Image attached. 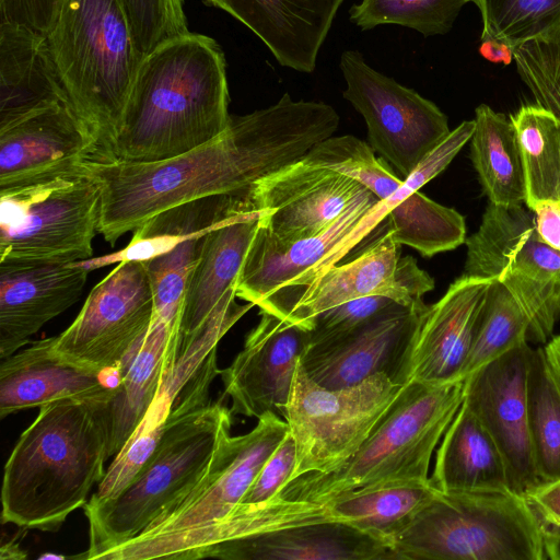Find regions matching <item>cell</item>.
Returning a JSON list of instances; mask_svg holds the SVG:
<instances>
[{"mask_svg": "<svg viewBox=\"0 0 560 560\" xmlns=\"http://www.w3.org/2000/svg\"><path fill=\"white\" fill-rule=\"evenodd\" d=\"M243 195L245 194L213 195L165 209L138 226L125 248L75 262L90 272L120 261L152 259L168 252L191 232L218 222Z\"/></svg>", "mask_w": 560, "mask_h": 560, "instance_id": "cell-33", "label": "cell"}, {"mask_svg": "<svg viewBox=\"0 0 560 560\" xmlns=\"http://www.w3.org/2000/svg\"><path fill=\"white\" fill-rule=\"evenodd\" d=\"M474 120L470 158L489 202L525 203L524 167L511 118L481 104L475 109Z\"/></svg>", "mask_w": 560, "mask_h": 560, "instance_id": "cell-32", "label": "cell"}, {"mask_svg": "<svg viewBox=\"0 0 560 560\" xmlns=\"http://www.w3.org/2000/svg\"><path fill=\"white\" fill-rule=\"evenodd\" d=\"M400 244L386 215L350 258L326 270L305 292L289 322L308 331L319 313L359 298L389 296L402 305L423 302L434 280L411 256H400Z\"/></svg>", "mask_w": 560, "mask_h": 560, "instance_id": "cell-15", "label": "cell"}, {"mask_svg": "<svg viewBox=\"0 0 560 560\" xmlns=\"http://www.w3.org/2000/svg\"><path fill=\"white\" fill-rule=\"evenodd\" d=\"M96 153L71 106H49L0 129V191L72 172Z\"/></svg>", "mask_w": 560, "mask_h": 560, "instance_id": "cell-20", "label": "cell"}, {"mask_svg": "<svg viewBox=\"0 0 560 560\" xmlns=\"http://www.w3.org/2000/svg\"><path fill=\"white\" fill-rule=\"evenodd\" d=\"M544 549L546 559L560 560V529L545 526Z\"/></svg>", "mask_w": 560, "mask_h": 560, "instance_id": "cell-48", "label": "cell"}, {"mask_svg": "<svg viewBox=\"0 0 560 560\" xmlns=\"http://www.w3.org/2000/svg\"><path fill=\"white\" fill-rule=\"evenodd\" d=\"M402 306L406 305L389 296L371 295L328 308L312 319L308 328V345L339 338Z\"/></svg>", "mask_w": 560, "mask_h": 560, "instance_id": "cell-40", "label": "cell"}, {"mask_svg": "<svg viewBox=\"0 0 560 560\" xmlns=\"http://www.w3.org/2000/svg\"><path fill=\"white\" fill-rule=\"evenodd\" d=\"M474 129L475 120L472 119L465 120L451 130L448 136L427 155L412 174L404 180L402 186L387 200L396 206L438 176L471 139Z\"/></svg>", "mask_w": 560, "mask_h": 560, "instance_id": "cell-41", "label": "cell"}, {"mask_svg": "<svg viewBox=\"0 0 560 560\" xmlns=\"http://www.w3.org/2000/svg\"><path fill=\"white\" fill-rule=\"evenodd\" d=\"M464 400V381L409 382L360 448L339 467L288 481L272 498L325 502L376 488L429 481L434 448Z\"/></svg>", "mask_w": 560, "mask_h": 560, "instance_id": "cell-6", "label": "cell"}, {"mask_svg": "<svg viewBox=\"0 0 560 560\" xmlns=\"http://www.w3.org/2000/svg\"><path fill=\"white\" fill-rule=\"evenodd\" d=\"M492 281L493 278L462 275L429 306L410 351L405 385L462 381L478 316Z\"/></svg>", "mask_w": 560, "mask_h": 560, "instance_id": "cell-21", "label": "cell"}, {"mask_svg": "<svg viewBox=\"0 0 560 560\" xmlns=\"http://www.w3.org/2000/svg\"><path fill=\"white\" fill-rule=\"evenodd\" d=\"M402 387L386 374H376L350 387L329 389L311 380L299 362L285 413L296 450L290 480L330 471L348 460Z\"/></svg>", "mask_w": 560, "mask_h": 560, "instance_id": "cell-12", "label": "cell"}, {"mask_svg": "<svg viewBox=\"0 0 560 560\" xmlns=\"http://www.w3.org/2000/svg\"><path fill=\"white\" fill-rule=\"evenodd\" d=\"M513 58L536 103L560 121V30L517 46Z\"/></svg>", "mask_w": 560, "mask_h": 560, "instance_id": "cell-39", "label": "cell"}, {"mask_svg": "<svg viewBox=\"0 0 560 560\" xmlns=\"http://www.w3.org/2000/svg\"><path fill=\"white\" fill-rule=\"evenodd\" d=\"M523 497L545 526L560 529V477L540 481Z\"/></svg>", "mask_w": 560, "mask_h": 560, "instance_id": "cell-44", "label": "cell"}, {"mask_svg": "<svg viewBox=\"0 0 560 560\" xmlns=\"http://www.w3.org/2000/svg\"><path fill=\"white\" fill-rule=\"evenodd\" d=\"M528 209L534 214L538 235L550 246L560 249V200H539Z\"/></svg>", "mask_w": 560, "mask_h": 560, "instance_id": "cell-45", "label": "cell"}, {"mask_svg": "<svg viewBox=\"0 0 560 560\" xmlns=\"http://www.w3.org/2000/svg\"><path fill=\"white\" fill-rule=\"evenodd\" d=\"M479 51L483 58L494 63L509 65L514 59L513 49L509 45L492 38L481 40Z\"/></svg>", "mask_w": 560, "mask_h": 560, "instance_id": "cell-46", "label": "cell"}, {"mask_svg": "<svg viewBox=\"0 0 560 560\" xmlns=\"http://www.w3.org/2000/svg\"><path fill=\"white\" fill-rule=\"evenodd\" d=\"M478 7L480 40L495 39L512 49L560 30V0H472Z\"/></svg>", "mask_w": 560, "mask_h": 560, "instance_id": "cell-37", "label": "cell"}, {"mask_svg": "<svg viewBox=\"0 0 560 560\" xmlns=\"http://www.w3.org/2000/svg\"><path fill=\"white\" fill-rule=\"evenodd\" d=\"M533 350L524 341L464 380V402L497 444L511 490L521 495L540 482L527 413V372Z\"/></svg>", "mask_w": 560, "mask_h": 560, "instance_id": "cell-16", "label": "cell"}, {"mask_svg": "<svg viewBox=\"0 0 560 560\" xmlns=\"http://www.w3.org/2000/svg\"><path fill=\"white\" fill-rule=\"evenodd\" d=\"M154 314L142 261H120L88 295L70 326L54 336L56 351L77 364L117 371L147 332Z\"/></svg>", "mask_w": 560, "mask_h": 560, "instance_id": "cell-14", "label": "cell"}, {"mask_svg": "<svg viewBox=\"0 0 560 560\" xmlns=\"http://www.w3.org/2000/svg\"><path fill=\"white\" fill-rule=\"evenodd\" d=\"M247 26L282 66L311 73L343 0H202Z\"/></svg>", "mask_w": 560, "mask_h": 560, "instance_id": "cell-25", "label": "cell"}, {"mask_svg": "<svg viewBox=\"0 0 560 560\" xmlns=\"http://www.w3.org/2000/svg\"><path fill=\"white\" fill-rule=\"evenodd\" d=\"M245 338L242 351L219 370L231 412L259 418L272 412L285 419L296 366L308 345V331L271 313Z\"/></svg>", "mask_w": 560, "mask_h": 560, "instance_id": "cell-19", "label": "cell"}, {"mask_svg": "<svg viewBox=\"0 0 560 560\" xmlns=\"http://www.w3.org/2000/svg\"><path fill=\"white\" fill-rule=\"evenodd\" d=\"M69 100L46 36L0 23V129Z\"/></svg>", "mask_w": 560, "mask_h": 560, "instance_id": "cell-28", "label": "cell"}, {"mask_svg": "<svg viewBox=\"0 0 560 560\" xmlns=\"http://www.w3.org/2000/svg\"><path fill=\"white\" fill-rule=\"evenodd\" d=\"M65 0H0V23H12L47 36Z\"/></svg>", "mask_w": 560, "mask_h": 560, "instance_id": "cell-43", "label": "cell"}, {"mask_svg": "<svg viewBox=\"0 0 560 560\" xmlns=\"http://www.w3.org/2000/svg\"><path fill=\"white\" fill-rule=\"evenodd\" d=\"M546 362L560 386V335L549 338L542 347Z\"/></svg>", "mask_w": 560, "mask_h": 560, "instance_id": "cell-47", "label": "cell"}, {"mask_svg": "<svg viewBox=\"0 0 560 560\" xmlns=\"http://www.w3.org/2000/svg\"><path fill=\"white\" fill-rule=\"evenodd\" d=\"M119 378L117 371L69 361L54 337L45 338L1 360L0 418L62 399H107Z\"/></svg>", "mask_w": 560, "mask_h": 560, "instance_id": "cell-22", "label": "cell"}, {"mask_svg": "<svg viewBox=\"0 0 560 560\" xmlns=\"http://www.w3.org/2000/svg\"><path fill=\"white\" fill-rule=\"evenodd\" d=\"M431 485L441 492H513L497 444L464 402L436 451Z\"/></svg>", "mask_w": 560, "mask_h": 560, "instance_id": "cell-29", "label": "cell"}, {"mask_svg": "<svg viewBox=\"0 0 560 560\" xmlns=\"http://www.w3.org/2000/svg\"><path fill=\"white\" fill-rule=\"evenodd\" d=\"M108 399H62L39 407L4 466L2 523L57 532L85 505L109 458Z\"/></svg>", "mask_w": 560, "mask_h": 560, "instance_id": "cell-3", "label": "cell"}, {"mask_svg": "<svg viewBox=\"0 0 560 560\" xmlns=\"http://www.w3.org/2000/svg\"><path fill=\"white\" fill-rule=\"evenodd\" d=\"M211 353L202 341L182 348L166 368L160 389L143 419L106 469L89 502H103L119 494L135 478L154 451L178 393Z\"/></svg>", "mask_w": 560, "mask_h": 560, "instance_id": "cell-30", "label": "cell"}, {"mask_svg": "<svg viewBox=\"0 0 560 560\" xmlns=\"http://www.w3.org/2000/svg\"><path fill=\"white\" fill-rule=\"evenodd\" d=\"M180 322L153 314L150 327L119 366V382L107 400L109 457L132 435L154 400L168 362L178 355Z\"/></svg>", "mask_w": 560, "mask_h": 560, "instance_id": "cell-27", "label": "cell"}, {"mask_svg": "<svg viewBox=\"0 0 560 560\" xmlns=\"http://www.w3.org/2000/svg\"><path fill=\"white\" fill-rule=\"evenodd\" d=\"M468 2L472 0H362L350 7L349 19L363 31L397 24L425 37L444 35Z\"/></svg>", "mask_w": 560, "mask_h": 560, "instance_id": "cell-38", "label": "cell"}, {"mask_svg": "<svg viewBox=\"0 0 560 560\" xmlns=\"http://www.w3.org/2000/svg\"><path fill=\"white\" fill-rule=\"evenodd\" d=\"M338 125L330 105L293 101L285 93L267 108L231 116L221 135L182 155L153 163L88 161L85 167L102 189L98 233L114 246L171 207L249 192L255 183L334 136Z\"/></svg>", "mask_w": 560, "mask_h": 560, "instance_id": "cell-1", "label": "cell"}, {"mask_svg": "<svg viewBox=\"0 0 560 560\" xmlns=\"http://www.w3.org/2000/svg\"><path fill=\"white\" fill-rule=\"evenodd\" d=\"M262 213L247 192L208 233L187 282L179 326L182 341L192 337L224 294L234 289Z\"/></svg>", "mask_w": 560, "mask_h": 560, "instance_id": "cell-26", "label": "cell"}, {"mask_svg": "<svg viewBox=\"0 0 560 560\" xmlns=\"http://www.w3.org/2000/svg\"><path fill=\"white\" fill-rule=\"evenodd\" d=\"M340 70L343 97L365 120L373 151L405 180L451 132L446 115L431 101L371 68L358 50H346Z\"/></svg>", "mask_w": 560, "mask_h": 560, "instance_id": "cell-13", "label": "cell"}, {"mask_svg": "<svg viewBox=\"0 0 560 560\" xmlns=\"http://www.w3.org/2000/svg\"><path fill=\"white\" fill-rule=\"evenodd\" d=\"M429 306H402L339 338L307 345L300 362L311 380L329 389L376 374L405 385L410 351Z\"/></svg>", "mask_w": 560, "mask_h": 560, "instance_id": "cell-17", "label": "cell"}, {"mask_svg": "<svg viewBox=\"0 0 560 560\" xmlns=\"http://www.w3.org/2000/svg\"><path fill=\"white\" fill-rule=\"evenodd\" d=\"M527 413L535 468L540 481L560 477V386L542 348L533 350L527 372Z\"/></svg>", "mask_w": 560, "mask_h": 560, "instance_id": "cell-35", "label": "cell"}, {"mask_svg": "<svg viewBox=\"0 0 560 560\" xmlns=\"http://www.w3.org/2000/svg\"><path fill=\"white\" fill-rule=\"evenodd\" d=\"M436 489L427 482L393 485L347 493L325 502H307L305 517L314 523L341 522L368 533L388 546L413 516L433 498ZM390 547V546H389Z\"/></svg>", "mask_w": 560, "mask_h": 560, "instance_id": "cell-31", "label": "cell"}, {"mask_svg": "<svg viewBox=\"0 0 560 560\" xmlns=\"http://www.w3.org/2000/svg\"><path fill=\"white\" fill-rule=\"evenodd\" d=\"M369 190L341 172L301 159L255 183L249 197L264 210L261 225L291 242L325 232Z\"/></svg>", "mask_w": 560, "mask_h": 560, "instance_id": "cell-18", "label": "cell"}, {"mask_svg": "<svg viewBox=\"0 0 560 560\" xmlns=\"http://www.w3.org/2000/svg\"><path fill=\"white\" fill-rule=\"evenodd\" d=\"M218 374L215 349L176 396L161 439L129 485L113 499L85 503L89 548L74 558L101 559L135 538L206 475L232 428L231 410L209 399Z\"/></svg>", "mask_w": 560, "mask_h": 560, "instance_id": "cell-4", "label": "cell"}, {"mask_svg": "<svg viewBox=\"0 0 560 560\" xmlns=\"http://www.w3.org/2000/svg\"><path fill=\"white\" fill-rule=\"evenodd\" d=\"M544 529L515 492H441L389 542L397 560H546Z\"/></svg>", "mask_w": 560, "mask_h": 560, "instance_id": "cell-7", "label": "cell"}, {"mask_svg": "<svg viewBox=\"0 0 560 560\" xmlns=\"http://www.w3.org/2000/svg\"><path fill=\"white\" fill-rule=\"evenodd\" d=\"M528 334L529 320L523 307L502 283L493 279L478 316L460 380L528 341Z\"/></svg>", "mask_w": 560, "mask_h": 560, "instance_id": "cell-36", "label": "cell"}, {"mask_svg": "<svg viewBox=\"0 0 560 560\" xmlns=\"http://www.w3.org/2000/svg\"><path fill=\"white\" fill-rule=\"evenodd\" d=\"M70 106L112 161L142 61L120 0H65L46 36Z\"/></svg>", "mask_w": 560, "mask_h": 560, "instance_id": "cell-5", "label": "cell"}, {"mask_svg": "<svg viewBox=\"0 0 560 560\" xmlns=\"http://www.w3.org/2000/svg\"><path fill=\"white\" fill-rule=\"evenodd\" d=\"M392 207L369 190L325 232L291 242L275 236L260 220L235 282L236 298L288 320L308 288L347 258Z\"/></svg>", "mask_w": 560, "mask_h": 560, "instance_id": "cell-10", "label": "cell"}, {"mask_svg": "<svg viewBox=\"0 0 560 560\" xmlns=\"http://www.w3.org/2000/svg\"><path fill=\"white\" fill-rule=\"evenodd\" d=\"M295 442L290 430L265 463L238 505H253L272 499L291 479L295 468Z\"/></svg>", "mask_w": 560, "mask_h": 560, "instance_id": "cell-42", "label": "cell"}, {"mask_svg": "<svg viewBox=\"0 0 560 560\" xmlns=\"http://www.w3.org/2000/svg\"><path fill=\"white\" fill-rule=\"evenodd\" d=\"M226 63L211 37L186 33L142 59L112 161L153 163L189 152L228 127Z\"/></svg>", "mask_w": 560, "mask_h": 560, "instance_id": "cell-2", "label": "cell"}, {"mask_svg": "<svg viewBox=\"0 0 560 560\" xmlns=\"http://www.w3.org/2000/svg\"><path fill=\"white\" fill-rule=\"evenodd\" d=\"M89 271L77 262L0 264V359L28 343L81 296Z\"/></svg>", "mask_w": 560, "mask_h": 560, "instance_id": "cell-23", "label": "cell"}, {"mask_svg": "<svg viewBox=\"0 0 560 560\" xmlns=\"http://www.w3.org/2000/svg\"><path fill=\"white\" fill-rule=\"evenodd\" d=\"M268 412L248 433L229 434L198 483L135 538L106 551L105 560L188 559L199 540L242 501L260 469L289 432Z\"/></svg>", "mask_w": 560, "mask_h": 560, "instance_id": "cell-8", "label": "cell"}, {"mask_svg": "<svg viewBox=\"0 0 560 560\" xmlns=\"http://www.w3.org/2000/svg\"><path fill=\"white\" fill-rule=\"evenodd\" d=\"M85 163L72 172L0 191V264H70L92 258L102 189Z\"/></svg>", "mask_w": 560, "mask_h": 560, "instance_id": "cell-9", "label": "cell"}, {"mask_svg": "<svg viewBox=\"0 0 560 560\" xmlns=\"http://www.w3.org/2000/svg\"><path fill=\"white\" fill-rule=\"evenodd\" d=\"M511 120L525 175V205L560 200V121L540 105L522 106Z\"/></svg>", "mask_w": 560, "mask_h": 560, "instance_id": "cell-34", "label": "cell"}, {"mask_svg": "<svg viewBox=\"0 0 560 560\" xmlns=\"http://www.w3.org/2000/svg\"><path fill=\"white\" fill-rule=\"evenodd\" d=\"M202 558L223 560H397L383 540L341 522L290 525L220 541Z\"/></svg>", "mask_w": 560, "mask_h": 560, "instance_id": "cell-24", "label": "cell"}, {"mask_svg": "<svg viewBox=\"0 0 560 560\" xmlns=\"http://www.w3.org/2000/svg\"><path fill=\"white\" fill-rule=\"evenodd\" d=\"M465 243L463 275L502 283L528 317V342L546 343L560 316V249L538 235L533 212L489 202Z\"/></svg>", "mask_w": 560, "mask_h": 560, "instance_id": "cell-11", "label": "cell"}, {"mask_svg": "<svg viewBox=\"0 0 560 560\" xmlns=\"http://www.w3.org/2000/svg\"><path fill=\"white\" fill-rule=\"evenodd\" d=\"M1 559H23L26 553L20 548V544L12 539L1 546Z\"/></svg>", "mask_w": 560, "mask_h": 560, "instance_id": "cell-49", "label": "cell"}]
</instances>
